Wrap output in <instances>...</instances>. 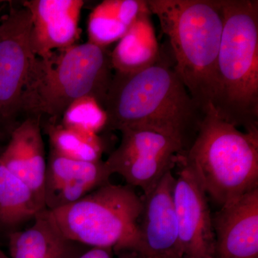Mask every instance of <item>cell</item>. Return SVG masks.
<instances>
[{
    "instance_id": "2",
    "label": "cell",
    "mask_w": 258,
    "mask_h": 258,
    "mask_svg": "<svg viewBox=\"0 0 258 258\" xmlns=\"http://www.w3.org/2000/svg\"><path fill=\"white\" fill-rule=\"evenodd\" d=\"M111 51L91 42L33 56L22 97L25 118L58 123L68 107L91 96L103 107L113 79Z\"/></svg>"
},
{
    "instance_id": "20",
    "label": "cell",
    "mask_w": 258,
    "mask_h": 258,
    "mask_svg": "<svg viewBox=\"0 0 258 258\" xmlns=\"http://www.w3.org/2000/svg\"><path fill=\"white\" fill-rule=\"evenodd\" d=\"M106 112L99 102L91 96H84L73 102L64 111L60 123L66 128L98 134L106 129Z\"/></svg>"
},
{
    "instance_id": "5",
    "label": "cell",
    "mask_w": 258,
    "mask_h": 258,
    "mask_svg": "<svg viewBox=\"0 0 258 258\" xmlns=\"http://www.w3.org/2000/svg\"><path fill=\"white\" fill-rule=\"evenodd\" d=\"M180 157L220 208L258 188V132H241L220 118L212 105Z\"/></svg>"
},
{
    "instance_id": "17",
    "label": "cell",
    "mask_w": 258,
    "mask_h": 258,
    "mask_svg": "<svg viewBox=\"0 0 258 258\" xmlns=\"http://www.w3.org/2000/svg\"><path fill=\"white\" fill-rule=\"evenodd\" d=\"M148 11L147 0H104L88 18V42L103 47L118 42L139 17Z\"/></svg>"
},
{
    "instance_id": "7",
    "label": "cell",
    "mask_w": 258,
    "mask_h": 258,
    "mask_svg": "<svg viewBox=\"0 0 258 258\" xmlns=\"http://www.w3.org/2000/svg\"><path fill=\"white\" fill-rule=\"evenodd\" d=\"M28 10L13 8L0 18V142L20 124L22 97L33 54Z\"/></svg>"
},
{
    "instance_id": "11",
    "label": "cell",
    "mask_w": 258,
    "mask_h": 258,
    "mask_svg": "<svg viewBox=\"0 0 258 258\" xmlns=\"http://www.w3.org/2000/svg\"><path fill=\"white\" fill-rule=\"evenodd\" d=\"M83 0H29L23 3L31 18L30 44L37 57L72 46L79 37Z\"/></svg>"
},
{
    "instance_id": "18",
    "label": "cell",
    "mask_w": 258,
    "mask_h": 258,
    "mask_svg": "<svg viewBox=\"0 0 258 258\" xmlns=\"http://www.w3.org/2000/svg\"><path fill=\"white\" fill-rule=\"evenodd\" d=\"M46 210L32 190L0 161V232L9 235Z\"/></svg>"
},
{
    "instance_id": "19",
    "label": "cell",
    "mask_w": 258,
    "mask_h": 258,
    "mask_svg": "<svg viewBox=\"0 0 258 258\" xmlns=\"http://www.w3.org/2000/svg\"><path fill=\"white\" fill-rule=\"evenodd\" d=\"M50 150L62 157L83 161L101 160L103 144L98 134L83 133L60 123H46Z\"/></svg>"
},
{
    "instance_id": "3",
    "label": "cell",
    "mask_w": 258,
    "mask_h": 258,
    "mask_svg": "<svg viewBox=\"0 0 258 258\" xmlns=\"http://www.w3.org/2000/svg\"><path fill=\"white\" fill-rule=\"evenodd\" d=\"M167 37L174 69L199 108L212 105L223 30L221 0H147Z\"/></svg>"
},
{
    "instance_id": "9",
    "label": "cell",
    "mask_w": 258,
    "mask_h": 258,
    "mask_svg": "<svg viewBox=\"0 0 258 258\" xmlns=\"http://www.w3.org/2000/svg\"><path fill=\"white\" fill-rule=\"evenodd\" d=\"M179 154L172 200L184 258H215V237L208 197Z\"/></svg>"
},
{
    "instance_id": "1",
    "label": "cell",
    "mask_w": 258,
    "mask_h": 258,
    "mask_svg": "<svg viewBox=\"0 0 258 258\" xmlns=\"http://www.w3.org/2000/svg\"><path fill=\"white\" fill-rule=\"evenodd\" d=\"M103 108L106 130L149 129L177 141L186 152L205 115L162 50L159 60L147 69L114 72Z\"/></svg>"
},
{
    "instance_id": "6",
    "label": "cell",
    "mask_w": 258,
    "mask_h": 258,
    "mask_svg": "<svg viewBox=\"0 0 258 258\" xmlns=\"http://www.w3.org/2000/svg\"><path fill=\"white\" fill-rule=\"evenodd\" d=\"M142 210V197L134 188L109 182L47 212L68 238L88 247L111 248L122 258L137 248Z\"/></svg>"
},
{
    "instance_id": "15",
    "label": "cell",
    "mask_w": 258,
    "mask_h": 258,
    "mask_svg": "<svg viewBox=\"0 0 258 258\" xmlns=\"http://www.w3.org/2000/svg\"><path fill=\"white\" fill-rule=\"evenodd\" d=\"M8 237L10 258H78L91 248L64 236L47 210L37 215L31 227Z\"/></svg>"
},
{
    "instance_id": "13",
    "label": "cell",
    "mask_w": 258,
    "mask_h": 258,
    "mask_svg": "<svg viewBox=\"0 0 258 258\" xmlns=\"http://www.w3.org/2000/svg\"><path fill=\"white\" fill-rule=\"evenodd\" d=\"M212 217L215 258H258V188Z\"/></svg>"
},
{
    "instance_id": "14",
    "label": "cell",
    "mask_w": 258,
    "mask_h": 258,
    "mask_svg": "<svg viewBox=\"0 0 258 258\" xmlns=\"http://www.w3.org/2000/svg\"><path fill=\"white\" fill-rule=\"evenodd\" d=\"M9 139L5 152L0 156V161L32 190L38 203L46 209L45 179L47 161L41 119L32 117L25 118Z\"/></svg>"
},
{
    "instance_id": "4",
    "label": "cell",
    "mask_w": 258,
    "mask_h": 258,
    "mask_svg": "<svg viewBox=\"0 0 258 258\" xmlns=\"http://www.w3.org/2000/svg\"><path fill=\"white\" fill-rule=\"evenodd\" d=\"M221 4L223 30L212 106L227 123L258 132V1Z\"/></svg>"
},
{
    "instance_id": "21",
    "label": "cell",
    "mask_w": 258,
    "mask_h": 258,
    "mask_svg": "<svg viewBox=\"0 0 258 258\" xmlns=\"http://www.w3.org/2000/svg\"><path fill=\"white\" fill-rule=\"evenodd\" d=\"M113 249L91 247L78 258H113Z\"/></svg>"
},
{
    "instance_id": "12",
    "label": "cell",
    "mask_w": 258,
    "mask_h": 258,
    "mask_svg": "<svg viewBox=\"0 0 258 258\" xmlns=\"http://www.w3.org/2000/svg\"><path fill=\"white\" fill-rule=\"evenodd\" d=\"M112 175L102 159L74 160L50 150L45 173V208L53 210L74 203L109 183Z\"/></svg>"
},
{
    "instance_id": "10",
    "label": "cell",
    "mask_w": 258,
    "mask_h": 258,
    "mask_svg": "<svg viewBox=\"0 0 258 258\" xmlns=\"http://www.w3.org/2000/svg\"><path fill=\"white\" fill-rule=\"evenodd\" d=\"M174 180L172 171H169L142 195L138 244L133 254L122 258H184L173 205Z\"/></svg>"
},
{
    "instance_id": "22",
    "label": "cell",
    "mask_w": 258,
    "mask_h": 258,
    "mask_svg": "<svg viewBox=\"0 0 258 258\" xmlns=\"http://www.w3.org/2000/svg\"><path fill=\"white\" fill-rule=\"evenodd\" d=\"M0 258H10L9 256L7 255L3 251L0 249Z\"/></svg>"
},
{
    "instance_id": "23",
    "label": "cell",
    "mask_w": 258,
    "mask_h": 258,
    "mask_svg": "<svg viewBox=\"0 0 258 258\" xmlns=\"http://www.w3.org/2000/svg\"><path fill=\"white\" fill-rule=\"evenodd\" d=\"M127 258H136V257H127Z\"/></svg>"
},
{
    "instance_id": "16",
    "label": "cell",
    "mask_w": 258,
    "mask_h": 258,
    "mask_svg": "<svg viewBox=\"0 0 258 258\" xmlns=\"http://www.w3.org/2000/svg\"><path fill=\"white\" fill-rule=\"evenodd\" d=\"M152 15L150 11L141 15L111 51L114 72H137L150 67L160 58L161 49Z\"/></svg>"
},
{
    "instance_id": "8",
    "label": "cell",
    "mask_w": 258,
    "mask_h": 258,
    "mask_svg": "<svg viewBox=\"0 0 258 258\" xmlns=\"http://www.w3.org/2000/svg\"><path fill=\"white\" fill-rule=\"evenodd\" d=\"M120 132L119 146L105 161L112 174H119L126 185L141 188L144 193L172 171L178 156L186 152L177 141L154 131L128 128Z\"/></svg>"
}]
</instances>
